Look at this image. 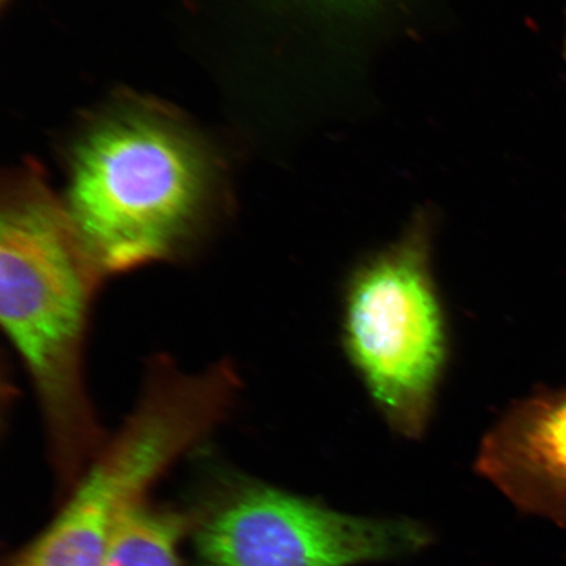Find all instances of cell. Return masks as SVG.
<instances>
[{"label": "cell", "instance_id": "cell-8", "mask_svg": "<svg viewBox=\"0 0 566 566\" xmlns=\"http://www.w3.org/2000/svg\"><path fill=\"white\" fill-rule=\"evenodd\" d=\"M343 2H363V0H343Z\"/></svg>", "mask_w": 566, "mask_h": 566}, {"label": "cell", "instance_id": "cell-6", "mask_svg": "<svg viewBox=\"0 0 566 566\" xmlns=\"http://www.w3.org/2000/svg\"><path fill=\"white\" fill-rule=\"evenodd\" d=\"M475 469L522 513L566 527V387L513 402L483 438Z\"/></svg>", "mask_w": 566, "mask_h": 566}, {"label": "cell", "instance_id": "cell-5", "mask_svg": "<svg viewBox=\"0 0 566 566\" xmlns=\"http://www.w3.org/2000/svg\"><path fill=\"white\" fill-rule=\"evenodd\" d=\"M433 541L419 521L339 513L252 481L219 494L195 530L201 566H356L416 555Z\"/></svg>", "mask_w": 566, "mask_h": 566}, {"label": "cell", "instance_id": "cell-7", "mask_svg": "<svg viewBox=\"0 0 566 566\" xmlns=\"http://www.w3.org/2000/svg\"><path fill=\"white\" fill-rule=\"evenodd\" d=\"M182 527L180 516L154 511L140 500L119 518L105 566H180Z\"/></svg>", "mask_w": 566, "mask_h": 566}, {"label": "cell", "instance_id": "cell-3", "mask_svg": "<svg viewBox=\"0 0 566 566\" xmlns=\"http://www.w3.org/2000/svg\"><path fill=\"white\" fill-rule=\"evenodd\" d=\"M235 375L221 364L188 374L158 363L129 419L75 483L53 525L10 566H105L119 518L229 412Z\"/></svg>", "mask_w": 566, "mask_h": 566}, {"label": "cell", "instance_id": "cell-4", "mask_svg": "<svg viewBox=\"0 0 566 566\" xmlns=\"http://www.w3.org/2000/svg\"><path fill=\"white\" fill-rule=\"evenodd\" d=\"M430 219L360 263L346 287L344 344L375 406L396 433L428 430L448 359V332L431 271Z\"/></svg>", "mask_w": 566, "mask_h": 566}, {"label": "cell", "instance_id": "cell-1", "mask_svg": "<svg viewBox=\"0 0 566 566\" xmlns=\"http://www.w3.org/2000/svg\"><path fill=\"white\" fill-rule=\"evenodd\" d=\"M103 280L63 205L34 184L11 190L0 226V317L65 483L105 444L84 384L90 310Z\"/></svg>", "mask_w": 566, "mask_h": 566}, {"label": "cell", "instance_id": "cell-2", "mask_svg": "<svg viewBox=\"0 0 566 566\" xmlns=\"http://www.w3.org/2000/svg\"><path fill=\"white\" fill-rule=\"evenodd\" d=\"M207 189L192 142L158 118L129 115L83 142L65 208L105 279L186 254L202 226Z\"/></svg>", "mask_w": 566, "mask_h": 566}]
</instances>
